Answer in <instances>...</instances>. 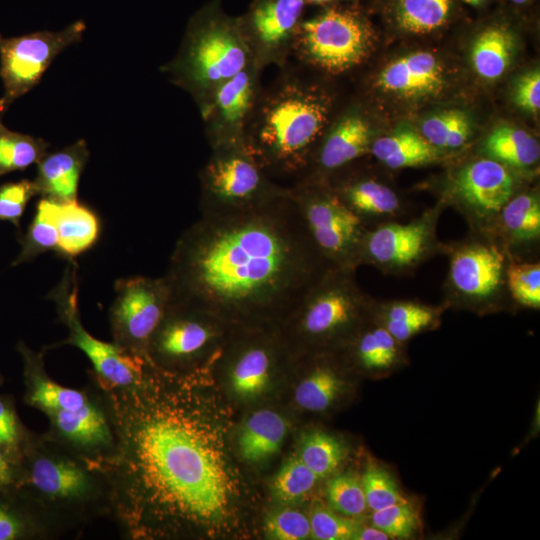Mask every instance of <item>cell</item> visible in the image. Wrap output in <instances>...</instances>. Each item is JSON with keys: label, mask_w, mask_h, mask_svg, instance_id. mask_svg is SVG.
<instances>
[{"label": "cell", "mask_w": 540, "mask_h": 540, "mask_svg": "<svg viewBox=\"0 0 540 540\" xmlns=\"http://www.w3.org/2000/svg\"><path fill=\"white\" fill-rule=\"evenodd\" d=\"M273 362L271 346L254 341L245 344L231 366L230 380L235 393L242 397L261 394L269 382Z\"/></svg>", "instance_id": "cell-32"}, {"label": "cell", "mask_w": 540, "mask_h": 540, "mask_svg": "<svg viewBox=\"0 0 540 540\" xmlns=\"http://www.w3.org/2000/svg\"><path fill=\"white\" fill-rule=\"evenodd\" d=\"M341 0H305L307 5L326 6L330 4H338Z\"/></svg>", "instance_id": "cell-53"}, {"label": "cell", "mask_w": 540, "mask_h": 540, "mask_svg": "<svg viewBox=\"0 0 540 540\" xmlns=\"http://www.w3.org/2000/svg\"><path fill=\"white\" fill-rule=\"evenodd\" d=\"M514 101L521 109L535 113L540 108V71L534 69L521 75L514 86Z\"/></svg>", "instance_id": "cell-48"}, {"label": "cell", "mask_w": 540, "mask_h": 540, "mask_svg": "<svg viewBox=\"0 0 540 540\" xmlns=\"http://www.w3.org/2000/svg\"><path fill=\"white\" fill-rule=\"evenodd\" d=\"M462 1L468 5L478 7V6H481L486 0H462Z\"/></svg>", "instance_id": "cell-54"}, {"label": "cell", "mask_w": 540, "mask_h": 540, "mask_svg": "<svg viewBox=\"0 0 540 540\" xmlns=\"http://www.w3.org/2000/svg\"><path fill=\"white\" fill-rule=\"evenodd\" d=\"M57 210V202L44 198L38 202L33 220L19 240L21 248L12 266L30 262L46 251L57 250Z\"/></svg>", "instance_id": "cell-36"}, {"label": "cell", "mask_w": 540, "mask_h": 540, "mask_svg": "<svg viewBox=\"0 0 540 540\" xmlns=\"http://www.w3.org/2000/svg\"><path fill=\"white\" fill-rule=\"evenodd\" d=\"M507 288L517 307L540 309V263L512 258L506 271Z\"/></svg>", "instance_id": "cell-40"}, {"label": "cell", "mask_w": 540, "mask_h": 540, "mask_svg": "<svg viewBox=\"0 0 540 540\" xmlns=\"http://www.w3.org/2000/svg\"><path fill=\"white\" fill-rule=\"evenodd\" d=\"M309 521L311 538L318 540H355L362 524L324 506H316Z\"/></svg>", "instance_id": "cell-45"}, {"label": "cell", "mask_w": 540, "mask_h": 540, "mask_svg": "<svg viewBox=\"0 0 540 540\" xmlns=\"http://www.w3.org/2000/svg\"><path fill=\"white\" fill-rule=\"evenodd\" d=\"M493 234L511 255L525 259L540 241V196L536 190L517 192L502 208Z\"/></svg>", "instance_id": "cell-23"}, {"label": "cell", "mask_w": 540, "mask_h": 540, "mask_svg": "<svg viewBox=\"0 0 540 540\" xmlns=\"http://www.w3.org/2000/svg\"><path fill=\"white\" fill-rule=\"evenodd\" d=\"M335 352L374 379L392 376L409 364L407 344L395 339L372 317Z\"/></svg>", "instance_id": "cell-21"}, {"label": "cell", "mask_w": 540, "mask_h": 540, "mask_svg": "<svg viewBox=\"0 0 540 540\" xmlns=\"http://www.w3.org/2000/svg\"><path fill=\"white\" fill-rule=\"evenodd\" d=\"M348 456L343 440L323 430H311L301 438L298 457L320 479L330 477Z\"/></svg>", "instance_id": "cell-35"}, {"label": "cell", "mask_w": 540, "mask_h": 540, "mask_svg": "<svg viewBox=\"0 0 540 540\" xmlns=\"http://www.w3.org/2000/svg\"><path fill=\"white\" fill-rule=\"evenodd\" d=\"M325 182L368 228L399 221L408 214L400 194L374 177L335 173Z\"/></svg>", "instance_id": "cell-20"}, {"label": "cell", "mask_w": 540, "mask_h": 540, "mask_svg": "<svg viewBox=\"0 0 540 540\" xmlns=\"http://www.w3.org/2000/svg\"><path fill=\"white\" fill-rule=\"evenodd\" d=\"M86 25L75 21L61 31H38L17 37L0 34V117L19 97L35 87L54 58L82 40Z\"/></svg>", "instance_id": "cell-11"}, {"label": "cell", "mask_w": 540, "mask_h": 540, "mask_svg": "<svg viewBox=\"0 0 540 540\" xmlns=\"http://www.w3.org/2000/svg\"><path fill=\"white\" fill-rule=\"evenodd\" d=\"M55 302L61 320L69 329L67 343L79 348L90 360L94 371L109 388L132 385L147 362L124 351L115 343L92 336L82 325L78 309V283L75 266H69L49 295Z\"/></svg>", "instance_id": "cell-14"}, {"label": "cell", "mask_w": 540, "mask_h": 540, "mask_svg": "<svg viewBox=\"0 0 540 540\" xmlns=\"http://www.w3.org/2000/svg\"><path fill=\"white\" fill-rule=\"evenodd\" d=\"M263 71L250 63L198 105L211 148L244 143L246 127L263 88Z\"/></svg>", "instance_id": "cell-16"}, {"label": "cell", "mask_w": 540, "mask_h": 540, "mask_svg": "<svg viewBox=\"0 0 540 540\" xmlns=\"http://www.w3.org/2000/svg\"><path fill=\"white\" fill-rule=\"evenodd\" d=\"M511 2L515 3V4H525V3H528L529 1L531 0H510Z\"/></svg>", "instance_id": "cell-55"}, {"label": "cell", "mask_w": 540, "mask_h": 540, "mask_svg": "<svg viewBox=\"0 0 540 540\" xmlns=\"http://www.w3.org/2000/svg\"><path fill=\"white\" fill-rule=\"evenodd\" d=\"M211 149L199 172L201 215L247 210L288 190L266 174L244 143Z\"/></svg>", "instance_id": "cell-8"}, {"label": "cell", "mask_w": 540, "mask_h": 540, "mask_svg": "<svg viewBox=\"0 0 540 540\" xmlns=\"http://www.w3.org/2000/svg\"><path fill=\"white\" fill-rule=\"evenodd\" d=\"M375 300L358 285L355 270L333 266L286 320L316 352L335 351L372 317Z\"/></svg>", "instance_id": "cell-6"}, {"label": "cell", "mask_w": 540, "mask_h": 540, "mask_svg": "<svg viewBox=\"0 0 540 540\" xmlns=\"http://www.w3.org/2000/svg\"><path fill=\"white\" fill-rule=\"evenodd\" d=\"M370 43L371 30L358 10L330 4L300 21L291 58L301 66L337 75L360 64Z\"/></svg>", "instance_id": "cell-7"}, {"label": "cell", "mask_w": 540, "mask_h": 540, "mask_svg": "<svg viewBox=\"0 0 540 540\" xmlns=\"http://www.w3.org/2000/svg\"><path fill=\"white\" fill-rule=\"evenodd\" d=\"M290 191L323 258L333 266L356 271L368 227L325 181H298L290 185Z\"/></svg>", "instance_id": "cell-9"}, {"label": "cell", "mask_w": 540, "mask_h": 540, "mask_svg": "<svg viewBox=\"0 0 540 540\" xmlns=\"http://www.w3.org/2000/svg\"><path fill=\"white\" fill-rule=\"evenodd\" d=\"M326 497L334 511L353 519L369 511L360 476L353 472L333 474L327 483Z\"/></svg>", "instance_id": "cell-41"}, {"label": "cell", "mask_w": 540, "mask_h": 540, "mask_svg": "<svg viewBox=\"0 0 540 540\" xmlns=\"http://www.w3.org/2000/svg\"><path fill=\"white\" fill-rule=\"evenodd\" d=\"M252 62L238 17L212 0L189 19L177 54L161 70L198 106Z\"/></svg>", "instance_id": "cell-4"}, {"label": "cell", "mask_w": 540, "mask_h": 540, "mask_svg": "<svg viewBox=\"0 0 540 540\" xmlns=\"http://www.w3.org/2000/svg\"><path fill=\"white\" fill-rule=\"evenodd\" d=\"M23 480L44 504L68 510L89 504L100 488L89 465L52 450L32 455Z\"/></svg>", "instance_id": "cell-18"}, {"label": "cell", "mask_w": 540, "mask_h": 540, "mask_svg": "<svg viewBox=\"0 0 540 540\" xmlns=\"http://www.w3.org/2000/svg\"><path fill=\"white\" fill-rule=\"evenodd\" d=\"M483 152L508 168L527 169L539 161L540 145L523 129L499 126L485 139Z\"/></svg>", "instance_id": "cell-33"}, {"label": "cell", "mask_w": 540, "mask_h": 540, "mask_svg": "<svg viewBox=\"0 0 540 540\" xmlns=\"http://www.w3.org/2000/svg\"><path fill=\"white\" fill-rule=\"evenodd\" d=\"M0 445V488L10 486L17 477V466L11 454Z\"/></svg>", "instance_id": "cell-51"}, {"label": "cell", "mask_w": 540, "mask_h": 540, "mask_svg": "<svg viewBox=\"0 0 540 540\" xmlns=\"http://www.w3.org/2000/svg\"><path fill=\"white\" fill-rule=\"evenodd\" d=\"M445 254L449 267L442 303L448 309L478 315L516 309L506 282L513 256L495 235L470 231L464 239L447 244Z\"/></svg>", "instance_id": "cell-5"}, {"label": "cell", "mask_w": 540, "mask_h": 540, "mask_svg": "<svg viewBox=\"0 0 540 540\" xmlns=\"http://www.w3.org/2000/svg\"><path fill=\"white\" fill-rule=\"evenodd\" d=\"M48 147L44 139L9 130L0 121V176L38 163Z\"/></svg>", "instance_id": "cell-38"}, {"label": "cell", "mask_w": 540, "mask_h": 540, "mask_svg": "<svg viewBox=\"0 0 540 540\" xmlns=\"http://www.w3.org/2000/svg\"><path fill=\"white\" fill-rule=\"evenodd\" d=\"M444 303L431 305L417 299L375 300L372 318L399 342L438 329L447 310Z\"/></svg>", "instance_id": "cell-25"}, {"label": "cell", "mask_w": 540, "mask_h": 540, "mask_svg": "<svg viewBox=\"0 0 540 540\" xmlns=\"http://www.w3.org/2000/svg\"><path fill=\"white\" fill-rule=\"evenodd\" d=\"M305 0H252L238 17L253 62L262 70L279 69L291 58L296 29L304 17Z\"/></svg>", "instance_id": "cell-15"}, {"label": "cell", "mask_w": 540, "mask_h": 540, "mask_svg": "<svg viewBox=\"0 0 540 540\" xmlns=\"http://www.w3.org/2000/svg\"><path fill=\"white\" fill-rule=\"evenodd\" d=\"M88 159L89 150L83 139L46 153L37 163V175L33 180L37 195L57 203L77 200L80 176Z\"/></svg>", "instance_id": "cell-22"}, {"label": "cell", "mask_w": 540, "mask_h": 540, "mask_svg": "<svg viewBox=\"0 0 540 540\" xmlns=\"http://www.w3.org/2000/svg\"><path fill=\"white\" fill-rule=\"evenodd\" d=\"M22 519L8 508L0 505V540H12L24 534Z\"/></svg>", "instance_id": "cell-49"}, {"label": "cell", "mask_w": 540, "mask_h": 540, "mask_svg": "<svg viewBox=\"0 0 540 540\" xmlns=\"http://www.w3.org/2000/svg\"><path fill=\"white\" fill-rule=\"evenodd\" d=\"M18 438V428L11 409L0 400V445L13 446Z\"/></svg>", "instance_id": "cell-50"}, {"label": "cell", "mask_w": 540, "mask_h": 540, "mask_svg": "<svg viewBox=\"0 0 540 540\" xmlns=\"http://www.w3.org/2000/svg\"><path fill=\"white\" fill-rule=\"evenodd\" d=\"M266 534L278 540H302L311 538L309 518L294 509H282L271 513L265 521Z\"/></svg>", "instance_id": "cell-46"}, {"label": "cell", "mask_w": 540, "mask_h": 540, "mask_svg": "<svg viewBox=\"0 0 540 540\" xmlns=\"http://www.w3.org/2000/svg\"><path fill=\"white\" fill-rule=\"evenodd\" d=\"M445 205L422 212L407 223L392 221L368 228L358 258V266L369 265L386 275H408L438 254L447 244L437 236V225Z\"/></svg>", "instance_id": "cell-10"}, {"label": "cell", "mask_w": 540, "mask_h": 540, "mask_svg": "<svg viewBox=\"0 0 540 540\" xmlns=\"http://www.w3.org/2000/svg\"><path fill=\"white\" fill-rule=\"evenodd\" d=\"M472 134L471 121L461 110L450 109L426 118L421 135L438 149H457L465 145Z\"/></svg>", "instance_id": "cell-39"}, {"label": "cell", "mask_w": 540, "mask_h": 540, "mask_svg": "<svg viewBox=\"0 0 540 540\" xmlns=\"http://www.w3.org/2000/svg\"><path fill=\"white\" fill-rule=\"evenodd\" d=\"M514 36L502 25H491L481 31L471 48V61L479 76L487 80L499 78L510 65Z\"/></svg>", "instance_id": "cell-34"}, {"label": "cell", "mask_w": 540, "mask_h": 540, "mask_svg": "<svg viewBox=\"0 0 540 540\" xmlns=\"http://www.w3.org/2000/svg\"><path fill=\"white\" fill-rule=\"evenodd\" d=\"M25 371L28 379V402L46 413L59 410H75L83 406L88 400L78 390L63 387L43 376L41 357L33 353L25 345L20 344Z\"/></svg>", "instance_id": "cell-30"}, {"label": "cell", "mask_w": 540, "mask_h": 540, "mask_svg": "<svg viewBox=\"0 0 540 540\" xmlns=\"http://www.w3.org/2000/svg\"><path fill=\"white\" fill-rule=\"evenodd\" d=\"M56 225L57 252L66 257H76L97 241L100 224L96 214L77 200L58 203Z\"/></svg>", "instance_id": "cell-29"}, {"label": "cell", "mask_w": 540, "mask_h": 540, "mask_svg": "<svg viewBox=\"0 0 540 540\" xmlns=\"http://www.w3.org/2000/svg\"><path fill=\"white\" fill-rule=\"evenodd\" d=\"M516 193V181L510 169L484 157L468 162L455 172L448 197L442 202L459 211L470 231L493 234L502 208Z\"/></svg>", "instance_id": "cell-13"}, {"label": "cell", "mask_w": 540, "mask_h": 540, "mask_svg": "<svg viewBox=\"0 0 540 540\" xmlns=\"http://www.w3.org/2000/svg\"><path fill=\"white\" fill-rule=\"evenodd\" d=\"M37 195L34 182L22 179L0 185V221L20 227V220L30 199Z\"/></svg>", "instance_id": "cell-47"}, {"label": "cell", "mask_w": 540, "mask_h": 540, "mask_svg": "<svg viewBox=\"0 0 540 540\" xmlns=\"http://www.w3.org/2000/svg\"><path fill=\"white\" fill-rule=\"evenodd\" d=\"M370 154L390 169L424 166L442 157L440 149L411 128H400L374 139Z\"/></svg>", "instance_id": "cell-28"}, {"label": "cell", "mask_w": 540, "mask_h": 540, "mask_svg": "<svg viewBox=\"0 0 540 540\" xmlns=\"http://www.w3.org/2000/svg\"><path fill=\"white\" fill-rule=\"evenodd\" d=\"M108 392L114 449L101 466L121 521L143 501L190 519L218 517L228 478L198 426L169 409H144L129 386Z\"/></svg>", "instance_id": "cell-2"}, {"label": "cell", "mask_w": 540, "mask_h": 540, "mask_svg": "<svg viewBox=\"0 0 540 540\" xmlns=\"http://www.w3.org/2000/svg\"><path fill=\"white\" fill-rule=\"evenodd\" d=\"M225 323L196 307L169 301L153 332L147 349V362L182 363L208 350L223 334Z\"/></svg>", "instance_id": "cell-17"}, {"label": "cell", "mask_w": 540, "mask_h": 540, "mask_svg": "<svg viewBox=\"0 0 540 540\" xmlns=\"http://www.w3.org/2000/svg\"><path fill=\"white\" fill-rule=\"evenodd\" d=\"M333 351L321 352V358L295 390L296 403L304 410L324 412L344 398L349 389L347 375L334 359Z\"/></svg>", "instance_id": "cell-26"}, {"label": "cell", "mask_w": 540, "mask_h": 540, "mask_svg": "<svg viewBox=\"0 0 540 540\" xmlns=\"http://www.w3.org/2000/svg\"><path fill=\"white\" fill-rule=\"evenodd\" d=\"M286 433L287 423L280 414L271 410L257 411L241 429L240 454L250 462L267 459L279 451Z\"/></svg>", "instance_id": "cell-31"}, {"label": "cell", "mask_w": 540, "mask_h": 540, "mask_svg": "<svg viewBox=\"0 0 540 540\" xmlns=\"http://www.w3.org/2000/svg\"><path fill=\"white\" fill-rule=\"evenodd\" d=\"M170 301L164 276H132L118 279L109 320L114 343L129 354L147 361L150 338Z\"/></svg>", "instance_id": "cell-12"}, {"label": "cell", "mask_w": 540, "mask_h": 540, "mask_svg": "<svg viewBox=\"0 0 540 540\" xmlns=\"http://www.w3.org/2000/svg\"><path fill=\"white\" fill-rule=\"evenodd\" d=\"M320 478L297 456L288 460L273 481V493L283 502L305 497Z\"/></svg>", "instance_id": "cell-43"}, {"label": "cell", "mask_w": 540, "mask_h": 540, "mask_svg": "<svg viewBox=\"0 0 540 540\" xmlns=\"http://www.w3.org/2000/svg\"><path fill=\"white\" fill-rule=\"evenodd\" d=\"M58 434L78 448L98 451L114 445V435L109 418L87 401L75 410L47 413Z\"/></svg>", "instance_id": "cell-27"}, {"label": "cell", "mask_w": 540, "mask_h": 540, "mask_svg": "<svg viewBox=\"0 0 540 540\" xmlns=\"http://www.w3.org/2000/svg\"><path fill=\"white\" fill-rule=\"evenodd\" d=\"M360 481L369 511L409 502L384 464L370 462L360 476Z\"/></svg>", "instance_id": "cell-42"}, {"label": "cell", "mask_w": 540, "mask_h": 540, "mask_svg": "<svg viewBox=\"0 0 540 540\" xmlns=\"http://www.w3.org/2000/svg\"><path fill=\"white\" fill-rule=\"evenodd\" d=\"M329 118L328 98L288 62L263 86L244 145L269 177L294 183L305 173Z\"/></svg>", "instance_id": "cell-3"}, {"label": "cell", "mask_w": 540, "mask_h": 540, "mask_svg": "<svg viewBox=\"0 0 540 540\" xmlns=\"http://www.w3.org/2000/svg\"><path fill=\"white\" fill-rule=\"evenodd\" d=\"M369 522L390 539H410L420 527L419 517L409 502L371 511Z\"/></svg>", "instance_id": "cell-44"}, {"label": "cell", "mask_w": 540, "mask_h": 540, "mask_svg": "<svg viewBox=\"0 0 540 540\" xmlns=\"http://www.w3.org/2000/svg\"><path fill=\"white\" fill-rule=\"evenodd\" d=\"M390 539L387 534H385L380 529L373 526L370 522L369 524L362 523L360 529L356 535L355 540H388Z\"/></svg>", "instance_id": "cell-52"}, {"label": "cell", "mask_w": 540, "mask_h": 540, "mask_svg": "<svg viewBox=\"0 0 540 540\" xmlns=\"http://www.w3.org/2000/svg\"><path fill=\"white\" fill-rule=\"evenodd\" d=\"M373 140L371 126L360 113L344 114L326 129L305 173L296 182L325 181L369 154Z\"/></svg>", "instance_id": "cell-19"}, {"label": "cell", "mask_w": 540, "mask_h": 540, "mask_svg": "<svg viewBox=\"0 0 540 540\" xmlns=\"http://www.w3.org/2000/svg\"><path fill=\"white\" fill-rule=\"evenodd\" d=\"M442 84V68L427 51L413 52L390 62L377 78L381 89L404 97L432 94Z\"/></svg>", "instance_id": "cell-24"}, {"label": "cell", "mask_w": 540, "mask_h": 540, "mask_svg": "<svg viewBox=\"0 0 540 540\" xmlns=\"http://www.w3.org/2000/svg\"><path fill=\"white\" fill-rule=\"evenodd\" d=\"M453 3L454 0H396L395 21L408 33H430L448 22Z\"/></svg>", "instance_id": "cell-37"}, {"label": "cell", "mask_w": 540, "mask_h": 540, "mask_svg": "<svg viewBox=\"0 0 540 540\" xmlns=\"http://www.w3.org/2000/svg\"><path fill=\"white\" fill-rule=\"evenodd\" d=\"M330 267L289 186L247 210L201 215L177 240L164 277L171 301L224 323L286 321Z\"/></svg>", "instance_id": "cell-1"}]
</instances>
